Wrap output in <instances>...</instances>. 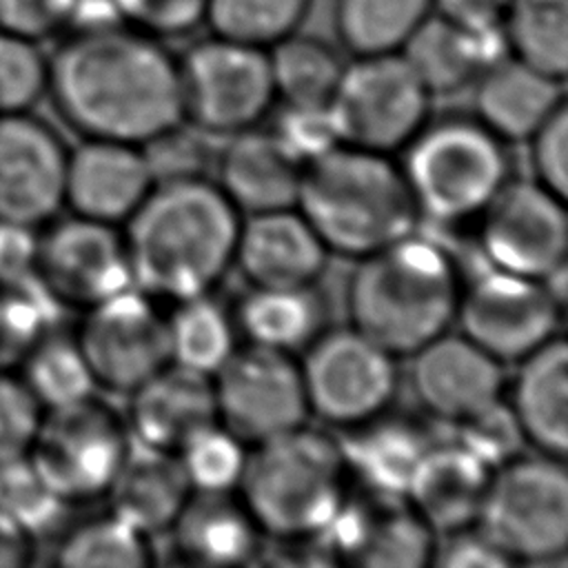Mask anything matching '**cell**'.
Segmentation results:
<instances>
[{
  "instance_id": "cell-23",
  "label": "cell",
  "mask_w": 568,
  "mask_h": 568,
  "mask_svg": "<svg viewBox=\"0 0 568 568\" xmlns=\"http://www.w3.org/2000/svg\"><path fill=\"white\" fill-rule=\"evenodd\" d=\"M402 58L430 95L473 87L479 73L508 55L501 27H466L433 11L402 47Z\"/></svg>"
},
{
  "instance_id": "cell-22",
  "label": "cell",
  "mask_w": 568,
  "mask_h": 568,
  "mask_svg": "<svg viewBox=\"0 0 568 568\" xmlns=\"http://www.w3.org/2000/svg\"><path fill=\"white\" fill-rule=\"evenodd\" d=\"M326 246L293 209L253 213L240 222L233 266L257 288L313 286L326 266Z\"/></svg>"
},
{
  "instance_id": "cell-12",
  "label": "cell",
  "mask_w": 568,
  "mask_h": 568,
  "mask_svg": "<svg viewBox=\"0 0 568 568\" xmlns=\"http://www.w3.org/2000/svg\"><path fill=\"white\" fill-rule=\"evenodd\" d=\"M217 422L248 448L306 424L300 362L291 353L246 344L213 373Z\"/></svg>"
},
{
  "instance_id": "cell-6",
  "label": "cell",
  "mask_w": 568,
  "mask_h": 568,
  "mask_svg": "<svg viewBox=\"0 0 568 568\" xmlns=\"http://www.w3.org/2000/svg\"><path fill=\"white\" fill-rule=\"evenodd\" d=\"M404 149L402 171L419 215L437 222L477 217L508 182L504 142L477 118L426 122Z\"/></svg>"
},
{
  "instance_id": "cell-53",
  "label": "cell",
  "mask_w": 568,
  "mask_h": 568,
  "mask_svg": "<svg viewBox=\"0 0 568 568\" xmlns=\"http://www.w3.org/2000/svg\"><path fill=\"white\" fill-rule=\"evenodd\" d=\"M33 537L0 513V568H16L31 561Z\"/></svg>"
},
{
  "instance_id": "cell-21",
  "label": "cell",
  "mask_w": 568,
  "mask_h": 568,
  "mask_svg": "<svg viewBox=\"0 0 568 568\" xmlns=\"http://www.w3.org/2000/svg\"><path fill=\"white\" fill-rule=\"evenodd\" d=\"M129 395L124 422L142 448L178 455L186 442L217 422L213 377L173 362Z\"/></svg>"
},
{
  "instance_id": "cell-20",
  "label": "cell",
  "mask_w": 568,
  "mask_h": 568,
  "mask_svg": "<svg viewBox=\"0 0 568 568\" xmlns=\"http://www.w3.org/2000/svg\"><path fill=\"white\" fill-rule=\"evenodd\" d=\"M377 497L371 506H355L346 499L320 532L331 539L335 555L371 568H417L430 564L433 530L408 504H402V497Z\"/></svg>"
},
{
  "instance_id": "cell-47",
  "label": "cell",
  "mask_w": 568,
  "mask_h": 568,
  "mask_svg": "<svg viewBox=\"0 0 568 568\" xmlns=\"http://www.w3.org/2000/svg\"><path fill=\"white\" fill-rule=\"evenodd\" d=\"M271 131L300 166L339 144L328 106H284Z\"/></svg>"
},
{
  "instance_id": "cell-31",
  "label": "cell",
  "mask_w": 568,
  "mask_h": 568,
  "mask_svg": "<svg viewBox=\"0 0 568 568\" xmlns=\"http://www.w3.org/2000/svg\"><path fill=\"white\" fill-rule=\"evenodd\" d=\"M235 326L248 344L295 353L306 348L322 326V302L313 286L257 288L244 295L237 306Z\"/></svg>"
},
{
  "instance_id": "cell-25",
  "label": "cell",
  "mask_w": 568,
  "mask_h": 568,
  "mask_svg": "<svg viewBox=\"0 0 568 568\" xmlns=\"http://www.w3.org/2000/svg\"><path fill=\"white\" fill-rule=\"evenodd\" d=\"M490 473L457 442L430 444L404 497L433 532L446 535L475 526Z\"/></svg>"
},
{
  "instance_id": "cell-3",
  "label": "cell",
  "mask_w": 568,
  "mask_h": 568,
  "mask_svg": "<svg viewBox=\"0 0 568 568\" xmlns=\"http://www.w3.org/2000/svg\"><path fill=\"white\" fill-rule=\"evenodd\" d=\"M295 209L328 253L357 260L413 235L419 222L402 166L346 144L302 166Z\"/></svg>"
},
{
  "instance_id": "cell-15",
  "label": "cell",
  "mask_w": 568,
  "mask_h": 568,
  "mask_svg": "<svg viewBox=\"0 0 568 568\" xmlns=\"http://www.w3.org/2000/svg\"><path fill=\"white\" fill-rule=\"evenodd\" d=\"M36 280L53 304L87 311L133 286L124 237L113 224L71 215L38 235Z\"/></svg>"
},
{
  "instance_id": "cell-49",
  "label": "cell",
  "mask_w": 568,
  "mask_h": 568,
  "mask_svg": "<svg viewBox=\"0 0 568 568\" xmlns=\"http://www.w3.org/2000/svg\"><path fill=\"white\" fill-rule=\"evenodd\" d=\"M82 0H0V29L44 40L73 27Z\"/></svg>"
},
{
  "instance_id": "cell-46",
  "label": "cell",
  "mask_w": 568,
  "mask_h": 568,
  "mask_svg": "<svg viewBox=\"0 0 568 568\" xmlns=\"http://www.w3.org/2000/svg\"><path fill=\"white\" fill-rule=\"evenodd\" d=\"M42 410L20 375L0 373V462L27 455Z\"/></svg>"
},
{
  "instance_id": "cell-18",
  "label": "cell",
  "mask_w": 568,
  "mask_h": 568,
  "mask_svg": "<svg viewBox=\"0 0 568 568\" xmlns=\"http://www.w3.org/2000/svg\"><path fill=\"white\" fill-rule=\"evenodd\" d=\"M410 384L422 406L442 422L457 424L501 399V362L448 331L410 355Z\"/></svg>"
},
{
  "instance_id": "cell-51",
  "label": "cell",
  "mask_w": 568,
  "mask_h": 568,
  "mask_svg": "<svg viewBox=\"0 0 568 568\" xmlns=\"http://www.w3.org/2000/svg\"><path fill=\"white\" fill-rule=\"evenodd\" d=\"M430 564L444 568H504L510 561L488 541L477 528H459L444 535L442 544L433 546Z\"/></svg>"
},
{
  "instance_id": "cell-24",
  "label": "cell",
  "mask_w": 568,
  "mask_h": 568,
  "mask_svg": "<svg viewBox=\"0 0 568 568\" xmlns=\"http://www.w3.org/2000/svg\"><path fill=\"white\" fill-rule=\"evenodd\" d=\"M217 186L237 213L293 209L302 166L280 144L273 131L246 129L233 133L215 158Z\"/></svg>"
},
{
  "instance_id": "cell-52",
  "label": "cell",
  "mask_w": 568,
  "mask_h": 568,
  "mask_svg": "<svg viewBox=\"0 0 568 568\" xmlns=\"http://www.w3.org/2000/svg\"><path fill=\"white\" fill-rule=\"evenodd\" d=\"M510 0H433V11L475 29L501 27Z\"/></svg>"
},
{
  "instance_id": "cell-30",
  "label": "cell",
  "mask_w": 568,
  "mask_h": 568,
  "mask_svg": "<svg viewBox=\"0 0 568 568\" xmlns=\"http://www.w3.org/2000/svg\"><path fill=\"white\" fill-rule=\"evenodd\" d=\"M346 430L339 448L348 477L355 475L377 495L404 497L419 459L433 444L428 435L415 424L388 419L384 413Z\"/></svg>"
},
{
  "instance_id": "cell-11",
  "label": "cell",
  "mask_w": 568,
  "mask_h": 568,
  "mask_svg": "<svg viewBox=\"0 0 568 568\" xmlns=\"http://www.w3.org/2000/svg\"><path fill=\"white\" fill-rule=\"evenodd\" d=\"M395 359L353 326L320 333L300 362L308 413L339 428L379 417L397 393Z\"/></svg>"
},
{
  "instance_id": "cell-10",
  "label": "cell",
  "mask_w": 568,
  "mask_h": 568,
  "mask_svg": "<svg viewBox=\"0 0 568 568\" xmlns=\"http://www.w3.org/2000/svg\"><path fill=\"white\" fill-rule=\"evenodd\" d=\"M182 113L206 135L253 129L275 102L266 49L211 33L178 58Z\"/></svg>"
},
{
  "instance_id": "cell-27",
  "label": "cell",
  "mask_w": 568,
  "mask_h": 568,
  "mask_svg": "<svg viewBox=\"0 0 568 568\" xmlns=\"http://www.w3.org/2000/svg\"><path fill=\"white\" fill-rule=\"evenodd\" d=\"M568 348L555 335L519 359L508 406L526 444L564 459L568 448Z\"/></svg>"
},
{
  "instance_id": "cell-26",
  "label": "cell",
  "mask_w": 568,
  "mask_h": 568,
  "mask_svg": "<svg viewBox=\"0 0 568 568\" xmlns=\"http://www.w3.org/2000/svg\"><path fill=\"white\" fill-rule=\"evenodd\" d=\"M475 118L501 142L528 140L564 104L561 80H555L513 55L486 67L473 82Z\"/></svg>"
},
{
  "instance_id": "cell-38",
  "label": "cell",
  "mask_w": 568,
  "mask_h": 568,
  "mask_svg": "<svg viewBox=\"0 0 568 568\" xmlns=\"http://www.w3.org/2000/svg\"><path fill=\"white\" fill-rule=\"evenodd\" d=\"M64 568H144L151 564L149 537L109 513L73 528L58 546Z\"/></svg>"
},
{
  "instance_id": "cell-37",
  "label": "cell",
  "mask_w": 568,
  "mask_h": 568,
  "mask_svg": "<svg viewBox=\"0 0 568 568\" xmlns=\"http://www.w3.org/2000/svg\"><path fill=\"white\" fill-rule=\"evenodd\" d=\"M311 0H206L211 33L268 49L300 29Z\"/></svg>"
},
{
  "instance_id": "cell-8",
  "label": "cell",
  "mask_w": 568,
  "mask_h": 568,
  "mask_svg": "<svg viewBox=\"0 0 568 568\" xmlns=\"http://www.w3.org/2000/svg\"><path fill=\"white\" fill-rule=\"evenodd\" d=\"M124 415L89 395L80 402L44 408L29 462L67 506L109 493L131 453Z\"/></svg>"
},
{
  "instance_id": "cell-14",
  "label": "cell",
  "mask_w": 568,
  "mask_h": 568,
  "mask_svg": "<svg viewBox=\"0 0 568 568\" xmlns=\"http://www.w3.org/2000/svg\"><path fill=\"white\" fill-rule=\"evenodd\" d=\"M75 339L95 386L115 393H131L171 364L166 320L133 286L87 308Z\"/></svg>"
},
{
  "instance_id": "cell-7",
  "label": "cell",
  "mask_w": 568,
  "mask_h": 568,
  "mask_svg": "<svg viewBox=\"0 0 568 568\" xmlns=\"http://www.w3.org/2000/svg\"><path fill=\"white\" fill-rule=\"evenodd\" d=\"M475 526L510 561H552L568 544V477L559 457H515L490 473Z\"/></svg>"
},
{
  "instance_id": "cell-1",
  "label": "cell",
  "mask_w": 568,
  "mask_h": 568,
  "mask_svg": "<svg viewBox=\"0 0 568 568\" xmlns=\"http://www.w3.org/2000/svg\"><path fill=\"white\" fill-rule=\"evenodd\" d=\"M47 64L55 109L87 140L142 146L184 122L178 55L131 24L71 27Z\"/></svg>"
},
{
  "instance_id": "cell-5",
  "label": "cell",
  "mask_w": 568,
  "mask_h": 568,
  "mask_svg": "<svg viewBox=\"0 0 568 568\" xmlns=\"http://www.w3.org/2000/svg\"><path fill=\"white\" fill-rule=\"evenodd\" d=\"M348 470L339 442L297 426L248 448L240 499L266 535H320L346 501Z\"/></svg>"
},
{
  "instance_id": "cell-39",
  "label": "cell",
  "mask_w": 568,
  "mask_h": 568,
  "mask_svg": "<svg viewBox=\"0 0 568 568\" xmlns=\"http://www.w3.org/2000/svg\"><path fill=\"white\" fill-rule=\"evenodd\" d=\"M248 446L220 422L197 433L182 446L178 459L197 493H231L240 486Z\"/></svg>"
},
{
  "instance_id": "cell-17",
  "label": "cell",
  "mask_w": 568,
  "mask_h": 568,
  "mask_svg": "<svg viewBox=\"0 0 568 568\" xmlns=\"http://www.w3.org/2000/svg\"><path fill=\"white\" fill-rule=\"evenodd\" d=\"M69 151L29 111L0 113V220L38 229L62 206Z\"/></svg>"
},
{
  "instance_id": "cell-2",
  "label": "cell",
  "mask_w": 568,
  "mask_h": 568,
  "mask_svg": "<svg viewBox=\"0 0 568 568\" xmlns=\"http://www.w3.org/2000/svg\"><path fill=\"white\" fill-rule=\"evenodd\" d=\"M240 222L206 178L153 184L124 222L133 286L171 302L209 295L233 266Z\"/></svg>"
},
{
  "instance_id": "cell-43",
  "label": "cell",
  "mask_w": 568,
  "mask_h": 568,
  "mask_svg": "<svg viewBox=\"0 0 568 568\" xmlns=\"http://www.w3.org/2000/svg\"><path fill=\"white\" fill-rule=\"evenodd\" d=\"M204 135V131H186L184 122H180L144 142L140 149L149 164L153 184L206 178V169L215 158Z\"/></svg>"
},
{
  "instance_id": "cell-9",
  "label": "cell",
  "mask_w": 568,
  "mask_h": 568,
  "mask_svg": "<svg viewBox=\"0 0 568 568\" xmlns=\"http://www.w3.org/2000/svg\"><path fill=\"white\" fill-rule=\"evenodd\" d=\"M430 93L402 53L355 55L328 102L339 144L393 153L428 122Z\"/></svg>"
},
{
  "instance_id": "cell-28",
  "label": "cell",
  "mask_w": 568,
  "mask_h": 568,
  "mask_svg": "<svg viewBox=\"0 0 568 568\" xmlns=\"http://www.w3.org/2000/svg\"><path fill=\"white\" fill-rule=\"evenodd\" d=\"M169 532L182 559L197 566H235L253 557L262 530L240 497L193 490Z\"/></svg>"
},
{
  "instance_id": "cell-48",
  "label": "cell",
  "mask_w": 568,
  "mask_h": 568,
  "mask_svg": "<svg viewBox=\"0 0 568 568\" xmlns=\"http://www.w3.org/2000/svg\"><path fill=\"white\" fill-rule=\"evenodd\" d=\"M535 182L557 197L568 191V111L559 104L528 138Z\"/></svg>"
},
{
  "instance_id": "cell-33",
  "label": "cell",
  "mask_w": 568,
  "mask_h": 568,
  "mask_svg": "<svg viewBox=\"0 0 568 568\" xmlns=\"http://www.w3.org/2000/svg\"><path fill=\"white\" fill-rule=\"evenodd\" d=\"M433 13V0H335L333 22L353 55L399 53Z\"/></svg>"
},
{
  "instance_id": "cell-44",
  "label": "cell",
  "mask_w": 568,
  "mask_h": 568,
  "mask_svg": "<svg viewBox=\"0 0 568 568\" xmlns=\"http://www.w3.org/2000/svg\"><path fill=\"white\" fill-rule=\"evenodd\" d=\"M44 291L0 288V373L20 366L33 342L44 333Z\"/></svg>"
},
{
  "instance_id": "cell-34",
  "label": "cell",
  "mask_w": 568,
  "mask_h": 568,
  "mask_svg": "<svg viewBox=\"0 0 568 568\" xmlns=\"http://www.w3.org/2000/svg\"><path fill=\"white\" fill-rule=\"evenodd\" d=\"M508 55L564 82L568 69V0H510L501 18Z\"/></svg>"
},
{
  "instance_id": "cell-50",
  "label": "cell",
  "mask_w": 568,
  "mask_h": 568,
  "mask_svg": "<svg viewBox=\"0 0 568 568\" xmlns=\"http://www.w3.org/2000/svg\"><path fill=\"white\" fill-rule=\"evenodd\" d=\"M36 251L38 233L33 226L0 220V288H40L36 280Z\"/></svg>"
},
{
  "instance_id": "cell-40",
  "label": "cell",
  "mask_w": 568,
  "mask_h": 568,
  "mask_svg": "<svg viewBox=\"0 0 568 568\" xmlns=\"http://www.w3.org/2000/svg\"><path fill=\"white\" fill-rule=\"evenodd\" d=\"M67 504L42 481L27 455L0 462V513L31 537L51 530Z\"/></svg>"
},
{
  "instance_id": "cell-42",
  "label": "cell",
  "mask_w": 568,
  "mask_h": 568,
  "mask_svg": "<svg viewBox=\"0 0 568 568\" xmlns=\"http://www.w3.org/2000/svg\"><path fill=\"white\" fill-rule=\"evenodd\" d=\"M455 426V442L490 470L515 459L526 444L521 428L504 397L481 408L479 413L457 422Z\"/></svg>"
},
{
  "instance_id": "cell-35",
  "label": "cell",
  "mask_w": 568,
  "mask_h": 568,
  "mask_svg": "<svg viewBox=\"0 0 568 568\" xmlns=\"http://www.w3.org/2000/svg\"><path fill=\"white\" fill-rule=\"evenodd\" d=\"M166 317L171 362L211 375L235 351V324L209 295L175 302Z\"/></svg>"
},
{
  "instance_id": "cell-36",
  "label": "cell",
  "mask_w": 568,
  "mask_h": 568,
  "mask_svg": "<svg viewBox=\"0 0 568 568\" xmlns=\"http://www.w3.org/2000/svg\"><path fill=\"white\" fill-rule=\"evenodd\" d=\"M20 379L42 408H55L93 395L95 379L75 335L42 333L18 366Z\"/></svg>"
},
{
  "instance_id": "cell-19",
  "label": "cell",
  "mask_w": 568,
  "mask_h": 568,
  "mask_svg": "<svg viewBox=\"0 0 568 568\" xmlns=\"http://www.w3.org/2000/svg\"><path fill=\"white\" fill-rule=\"evenodd\" d=\"M153 189L142 149L113 140H87L67 155L62 204L73 215L104 224L126 222Z\"/></svg>"
},
{
  "instance_id": "cell-16",
  "label": "cell",
  "mask_w": 568,
  "mask_h": 568,
  "mask_svg": "<svg viewBox=\"0 0 568 568\" xmlns=\"http://www.w3.org/2000/svg\"><path fill=\"white\" fill-rule=\"evenodd\" d=\"M479 217L481 251L495 268L544 280L566 266L564 200L539 182H506Z\"/></svg>"
},
{
  "instance_id": "cell-29",
  "label": "cell",
  "mask_w": 568,
  "mask_h": 568,
  "mask_svg": "<svg viewBox=\"0 0 568 568\" xmlns=\"http://www.w3.org/2000/svg\"><path fill=\"white\" fill-rule=\"evenodd\" d=\"M191 493L178 455L144 448V453H129L106 497L115 517L151 537L169 532Z\"/></svg>"
},
{
  "instance_id": "cell-41",
  "label": "cell",
  "mask_w": 568,
  "mask_h": 568,
  "mask_svg": "<svg viewBox=\"0 0 568 568\" xmlns=\"http://www.w3.org/2000/svg\"><path fill=\"white\" fill-rule=\"evenodd\" d=\"M47 75L38 42L0 29V113L29 111L47 93Z\"/></svg>"
},
{
  "instance_id": "cell-13",
  "label": "cell",
  "mask_w": 568,
  "mask_h": 568,
  "mask_svg": "<svg viewBox=\"0 0 568 568\" xmlns=\"http://www.w3.org/2000/svg\"><path fill=\"white\" fill-rule=\"evenodd\" d=\"M455 320L497 362H519L557 335L561 304L541 280L493 266L462 284Z\"/></svg>"
},
{
  "instance_id": "cell-32",
  "label": "cell",
  "mask_w": 568,
  "mask_h": 568,
  "mask_svg": "<svg viewBox=\"0 0 568 568\" xmlns=\"http://www.w3.org/2000/svg\"><path fill=\"white\" fill-rule=\"evenodd\" d=\"M266 53L275 100L284 106H328L344 62L326 40L297 29L268 47Z\"/></svg>"
},
{
  "instance_id": "cell-4",
  "label": "cell",
  "mask_w": 568,
  "mask_h": 568,
  "mask_svg": "<svg viewBox=\"0 0 568 568\" xmlns=\"http://www.w3.org/2000/svg\"><path fill=\"white\" fill-rule=\"evenodd\" d=\"M459 295L462 277L450 255L413 233L359 257L346 306L355 331L393 357H410L448 331Z\"/></svg>"
},
{
  "instance_id": "cell-45",
  "label": "cell",
  "mask_w": 568,
  "mask_h": 568,
  "mask_svg": "<svg viewBox=\"0 0 568 568\" xmlns=\"http://www.w3.org/2000/svg\"><path fill=\"white\" fill-rule=\"evenodd\" d=\"M120 22L160 40L180 38L204 24L206 0H109Z\"/></svg>"
}]
</instances>
